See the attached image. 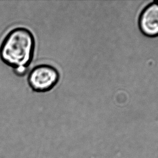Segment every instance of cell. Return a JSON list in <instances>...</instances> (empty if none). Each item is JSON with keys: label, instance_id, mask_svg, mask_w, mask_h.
Masks as SVG:
<instances>
[{"label": "cell", "instance_id": "cell-1", "mask_svg": "<svg viewBox=\"0 0 158 158\" xmlns=\"http://www.w3.org/2000/svg\"><path fill=\"white\" fill-rule=\"evenodd\" d=\"M35 39L27 28L18 27L11 30L0 45V59L14 69L27 68L32 61Z\"/></svg>", "mask_w": 158, "mask_h": 158}, {"label": "cell", "instance_id": "cell-3", "mask_svg": "<svg viewBox=\"0 0 158 158\" xmlns=\"http://www.w3.org/2000/svg\"><path fill=\"white\" fill-rule=\"evenodd\" d=\"M140 26L146 35H158V4H152L145 9L140 17Z\"/></svg>", "mask_w": 158, "mask_h": 158}, {"label": "cell", "instance_id": "cell-2", "mask_svg": "<svg viewBox=\"0 0 158 158\" xmlns=\"http://www.w3.org/2000/svg\"><path fill=\"white\" fill-rule=\"evenodd\" d=\"M59 79L60 73L54 66L49 64H40L30 71L27 81L33 91L42 93L52 90Z\"/></svg>", "mask_w": 158, "mask_h": 158}]
</instances>
